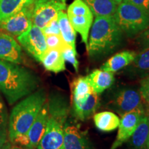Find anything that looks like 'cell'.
Returning a JSON list of instances; mask_svg holds the SVG:
<instances>
[{
  "label": "cell",
  "instance_id": "1",
  "mask_svg": "<svg viewBox=\"0 0 149 149\" xmlns=\"http://www.w3.org/2000/svg\"><path fill=\"white\" fill-rule=\"evenodd\" d=\"M39 83L38 77L31 70L0 59V92L9 105L35 92Z\"/></svg>",
  "mask_w": 149,
  "mask_h": 149
},
{
  "label": "cell",
  "instance_id": "2",
  "mask_svg": "<svg viewBox=\"0 0 149 149\" xmlns=\"http://www.w3.org/2000/svg\"><path fill=\"white\" fill-rule=\"evenodd\" d=\"M123 31L113 16L95 17L86 50L91 58H100L114 52L122 44Z\"/></svg>",
  "mask_w": 149,
  "mask_h": 149
},
{
  "label": "cell",
  "instance_id": "3",
  "mask_svg": "<svg viewBox=\"0 0 149 149\" xmlns=\"http://www.w3.org/2000/svg\"><path fill=\"white\" fill-rule=\"evenodd\" d=\"M46 102V91L40 89L26 96L15 106L8 122L9 141L18 135H26Z\"/></svg>",
  "mask_w": 149,
  "mask_h": 149
},
{
  "label": "cell",
  "instance_id": "4",
  "mask_svg": "<svg viewBox=\"0 0 149 149\" xmlns=\"http://www.w3.org/2000/svg\"><path fill=\"white\" fill-rule=\"evenodd\" d=\"M121 30L129 37L139 35L149 27V13L127 0L117 6L113 15Z\"/></svg>",
  "mask_w": 149,
  "mask_h": 149
},
{
  "label": "cell",
  "instance_id": "5",
  "mask_svg": "<svg viewBox=\"0 0 149 149\" xmlns=\"http://www.w3.org/2000/svg\"><path fill=\"white\" fill-rule=\"evenodd\" d=\"M17 41L29 55L41 62L48 50L46 36L42 29L32 25L29 31L17 37Z\"/></svg>",
  "mask_w": 149,
  "mask_h": 149
},
{
  "label": "cell",
  "instance_id": "6",
  "mask_svg": "<svg viewBox=\"0 0 149 149\" xmlns=\"http://www.w3.org/2000/svg\"><path fill=\"white\" fill-rule=\"evenodd\" d=\"M142 98L139 91L126 88L117 91L109 102V109L121 117L134 110L142 107Z\"/></svg>",
  "mask_w": 149,
  "mask_h": 149
},
{
  "label": "cell",
  "instance_id": "7",
  "mask_svg": "<svg viewBox=\"0 0 149 149\" xmlns=\"http://www.w3.org/2000/svg\"><path fill=\"white\" fill-rule=\"evenodd\" d=\"M35 3L28 6L13 15L0 21V30L18 37L32 26V13Z\"/></svg>",
  "mask_w": 149,
  "mask_h": 149
},
{
  "label": "cell",
  "instance_id": "8",
  "mask_svg": "<svg viewBox=\"0 0 149 149\" xmlns=\"http://www.w3.org/2000/svg\"><path fill=\"white\" fill-rule=\"evenodd\" d=\"M66 8V3L57 1L35 3L31 17L33 25L43 29L51 20L57 17L59 12Z\"/></svg>",
  "mask_w": 149,
  "mask_h": 149
},
{
  "label": "cell",
  "instance_id": "9",
  "mask_svg": "<svg viewBox=\"0 0 149 149\" xmlns=\"http://www.w3.org/2000/svg\"><path fill=\"white\" fill-rule=\"evenodd\" d=\"M144 115L145 111L144 107H142L123 115L118 126L116 139L112 144L111 149H117L129 140Z\"/></svg>",
  "mask_w": 149,
  "mask_h": 149
},
{
  "label": "cell",
  "instance_id": "10",
  "mask_svg": "<svg viewBox=\"0 0 149 149\" xmlns=\"http://www.w3.org/2000/svg\"><path fill=\"white\" fill-rule=\"evenodd\" d=\"M64 125L48 116L45 132L37 149H64Z\"/></svg>",
  "mask_w": 149,
  "mask_h": 149
},
{
  "label": "cell",
  "instance_id": "11",
  "mask_svg": "<svg viewBox=\"0 0 149 149\" xmlns=\"http://www.w3.org/2000/svg\"><path fill=\"white\" fill-rule=\"evenodd\" d=\"M0 59L21 64L23 63L22 48L8 33L0 32Z\"/></svg>",
  "mask_w": 149,
  "mask_h": 149
},
{
  "label": "cell",
  "instance_id": "12",
  "mask_svg": "<svg viewBox=\"0 0 149 149\" xmlns=\"http://www.w3.org/2000/svg\"><path fill=\"white\" fill-rule=\"evenodd\" d=\"M48 119V102H46L37 115L27 133L29 139V149L37 148V145L45 132Z\"/></svg>",
  "mask_w": 149,
  "mask_h": 149
},
{
  "label": "cell",
  "instance_id": "13",
  "mask_svg": "<svg viewBox=\"0 0 149 149\" xmlns=\"http://www.w3.org/2000/svg\"><path fill=\"white\" fill-rule=\"evenodd\" d=\"M64 133V149H92L86 135L77 126L66 124Z\"/></svg>",
  "mask_w": 149,
  "mask_h": 149
},
{
  "label": "cell",
  "instance_id": "14",
  "mask_svg": "<svg viewBox=\"0 0 149 149\" xmlns=\"http://www.w3.org/2000/svg\"><path fill=\"white\" fill-rule=\"evenodd\" d=\"M100 104L99 94L93 91L88 100L83 103H71L72 113L77 120L85 121L94 115Z\"/></svg>",
  "mask_w": 149,
  "mask_h": 149
},
{
  "label": "cell",
  "instance_id": "15",
  "mask_svg": "<svg viewBox=\"0 0 149 149\" xmlns=\"http://www.w3.org/2000/svg\"><path fill=\"white\" fill-rule=\"evenodd\" d=\"M93 92L100 94L113 85L115 81L113 72L95 69L87 76Z\"/></svg>",
  "mask_w": 149,
  "mask_h": 149
},
{
  "label": "cell",
  "instance_id": "16",
  "mask_svg": "<svg viewBox=\"0 0 149 149\" xmlns=\"http://www.w3.org/2000/svg\"><path fill=\"white\" fill-rule=\"evenodd\" d=\"M137 53L132 51H124L115 54L108 59L100 69L105 71L115 72L128 66L135 59Z\"/></svg>",
  "mask_w": 149,
  "mask_h": 149
},
{
  "label": "cell",
  "instance_id": "17",
  "mask_svg": "<svg viewBox=\"0 0 149 149\" xmlns=\"http://www.w3.org/2000/svg\"><path fill=\"white\" fill-rule=\"evenodd\" d=\"M130 140L133 149H146L149 143V115H144Z\"/></svg>",
  "mask_w": 149,
  "mask_h": 149
},
{
  "label": "cell",
  "instance_id": "18",
  "mask_svg": "<svg viewBox=\"0 0 149 149\" xmlns=\"http://www.w3.org/2000/svg\"><path fill=\"white\" fill-rule=\"evenodd\" d=\"M70 91L71 103H83L88 100L93 92L87 76H80L72 80Z\"/></svg>",
  "mask_w": 149,
  "mask_h": 149
},
{
  "label": "cell",
  "instance_id": "19",
  "mask_svg": "<svg viewBox=\"0 0 149 149\" xmlns=\"http://www.w3.org/2000/svg\"><path fill=\"white\" fill-rule=\"evenodd\" d=\"M128 74L144 78L149 74V48H143L136 55L133 62L127 68Z\"/></svg>",
  "mask_w": 149,
  "mask_h": 149
},
{
  "label": "cell",
  "instance_id": "20",
  "mask_svg": "<svg viewBox=\"0 0 149 149\" xmlns=\"http://www.w3.org/2000/svg\"><path fill=\"white\" fill-rule=\"evenodd\" d=\"M41 63L46 70L55 73L66 70L65 60L62 53L58 49H48L43 56Z\"/></svg>",
  "mask_w": 149,
  "mask_h": 149
},
{
  "label": "cell",
  "instance_id": "21",
  "mask_svg": "<svg viewBox=\"0 0 149 149\" xmlns=\"http://www.w3.org/2000/svg\"><path fill=\"white\" fill-rule=\"evenodd\" d=\"M68 19L76 32L81 35V40L84 43L86 47L88 46V35L90 29L93 24V15H67Z\"/></svg>",
  "mask_w": 149,
  "mask_h": 149
},
{
  "label": "cell",
  "instance_id": "22",
  "mask_svg": "<svg viewBox=\"0 0 149 149\" xmlns=\"http://www.w3.org/2000/svg\"><path fill=\"white\" fill-rule=\"evenodd\" d=\"M48 102V116L53 117L59 122L66 124L68 117V105L61 97L53 96Z\"/></svg>",
  "mask_w": 149,
  "mask_h": 149
},
{
  "label": "cell",
  "instance_id": "23",
  "mask_svg": "<svg viewBox=\"0 0 149 149\" xmlns=\"http://www.w3.org/2000/svg\"><path fill=\"white\" fill-rule=\"evenodd\" d=\"M95 17L114 15L117 4L113 0H84Z\"/></svg>",
  "mask_w": 149,
  "mask_h": 149
},
{
  "label": "cell",
  "instance_id": "24",
  "mask_svg": "<svg viewBox=\"0 0 149 149\" xmlns=\"http://www.w3.org/2000/svg\"><path fill=\"white\" fill-rule=\"evenodd\" d=\"M93 120L97 128L103 132L115 130L119 126L120 122L117 115L109 111H103L94 114Z\"/></svg>",
  "mask_w": 149,
  "mask_h": 149
},
{
  "label": "cell",
  "instance_id": "25",
  "mask_svg": "<svg viewBox=\"0 0 149 149\" xmlns=\"http://www.w3.org/2000/svg\"><path fill=\"white\" fill-rule=\"evenodd\" d=\"M57 19L60 30V35L64 42L67 45L76 50V31L72 26L66 13L64 12V10L59 12Z\"/></svg>",
  "mask_w": 149,
  "mask_h": 149
},
{
  "label": "cell",
  "instance_id": "26",
  "mask_svg": "<svg viewBox=\"0 0 149 149\" xmlns=\"http://www.w3.org/2000/svg\"><path fill=\"white\" fill-rule=\"evenodd\" d=\"M35 3V0H0V21Z\"/></svg>",
  "mask_w": 149,
  "mask_h": 149
},
{
  "label": "cell",
  "instance_id": "27",
  "mask_svg": "<svg viewBox=\"0 0 149 149\" xmlns=\"http://www.w3.org/2000/svg\"><path fill=\"white\" fill-rule=\"evenodd\" d=\"M91 14H93L92 12L84 0H74L67 9V15H88Z\"/></svg>",
  "mask_w": 149,
  "mask_h": 149
},
{
  "label": "cell",
  "instance_id": "28",
  "mask_svg": "<svg viewBox=\"0 0 149 149\" xmlns=\"http://www.w3.org/2000/svg\"><path fill=\"white\" fill-rule=\"evenodd\" d=\"M48 49H58L61 51L67 46L61 35H51L46 36Z\"/></svg>",
  "mask_w": 149,
  "mask_h": 149
},
{
  "label": "cell",
  "instance_id": "29",
  "mask_svg": "<svg viewBox=\"0 0 149 149\" xmlns=\"http://www.w3.org/2000/svg\"><path fill=\"white\" fill-rule=\"evenodd\" d=\"M62 55L65 61H68L74 67L76 72H78L79 69V61L77 60V53L76 50H74L70 46L67 45L64 49L61 51Z\"/></svg>",
  "mask_w": 149,
  "mask_h": 149
},
{
  "label": "cell",
  "instance_id": "30",
  "mask_svg": "<svg viewBox=\"0 0 149 149\" xmlns=\"http://www.w3.org/2000/svg\"><path fill=\"white\" fill-rule=\"evenodd\" d=\"M42 30L45 36L51 35H60V30H59V26L57 17L51 20V21Z\"/></svg>",
  "mask_w": 149,
  "mask_h": 149
},
{
  "label": "cell",
  "instance_id": "31",
  "mask_svg": "<svg viewBox=\"0 0 149 149\" xmlns=\"http://www.w3.org/2000/svg\"><path fill=\"white\" fill-rule=\"evenodd\" d=\"M139 93H140L141 98L149 106V74L146 77L141 78Z\"/></svg>",
  "mask_w": 149,
  "mask_h": 149
},
{
  "label": "cell",
  "instance_id": "32",
  "mask_svg": "<svg viewBox=\"0 0 149 149\" xmlns=\"http://www.w3.org/2000/svg\"><path fill=\"white\" fill-rule=\"evenodd\" d=\"M8 122V113L2 97L0 95V128L6 129L7 124Z\"/></svg>",
  "mask_w": 149,
  "mask_h": 149
},
{
  "label": "cell",
  "instance_id": "33",
  "mask_svg": "<svg viewBox=\"0 0 149 149\" xmlns=\"http://www.w3.org/2000/svg\"><path fill=\"white\" fill-rule=\"evenodd\" d=\"M137 42L141 48H149V27L139 33L137 37Z\"/></svg>",
  "mask_w": 149,
  "mask_h": 149
},
{
  "label": "cell",
  "instance_id": "34",
  "mask_svg": "<svg viewBox=\"0 0 149 149\" xmlns=\"http://www.w3.org/2000/svg\"><path fill=\"white\" fill-rule=\"evenodd\" d=\"M8 139L6 129L0 128V149H10V144Z\"/></svg>",
  "mask_w": 149,
  "mask_h": 149
},
{
  "label": "cell",
  "instance_id": "35",
  "mask_svg": "<svg viewBox=\"0 0 149 149\" xmlns=\"http://www.w3.org/2000/svg\"><path fill=\"white\" fill-rule=\"evenodd\" d=\"M10 142L14 143V144H19L20 146H26L27 148H29V139L27 136V134L26 135H20L17 136Z\"/></svg>",
  "mask_w": 149,
  "mask_h": 149
},
{
  "label": "cell",
  "instance_id": "36",
  "mask_svg": "<svg viewBox=\"0 0 149 149\" xmlns=\"http://www.w3.org/2000/svg\"><path fill=\"white\" fill-rule=\"evenodd\" d=\"M127 1L149 13V0H127Z\"/></svg>",
  "mask_w": 149,
  "mask_h": 149
},
{
  "label": "cell",
  "instance_id": "37",
  "mask_svg": "<svg viewBox=\"0 0 149 149\" xmlns=\"http://www.w3.org/2000/svg\"><path fill=\"white\" fill-rule=\"evenodd\" d=\"M60 1V2L66 3V0H35V3L43 2V1Z\"/></svg>",
  "mask_w": 149,
  "mask_h": 149
},
{
  "label": "cell",
  "instance_id": "38",
  "mask_svg": "<svg viewBox=\"0 0 149 149\" xmlns=\"http://www.w3.org/2000/svg\"><path fill=\"white\" fill-rule=\"evenodd\" d=\"M113 1H114L116 3L117 5H118V4H120V3L121 2H122V0H113Z\"/></svg>",
  "mask_w": 149,
  "mask_h": 149
},
{
  "label": "cell",
  "instance_id": "39",
  "mask_svg": "<svg viewBox=\"0 0 149 149\" xmlns=\"http://www.w3.org/2000/svg\"><path fill=\"white\" fill-rule=\"evenodd\" d=\"M10 149H22V148H20V147H18V146H12V147H10Z\"/></svg>",
  "mask_w": 149,
  "mask_h": 149
},
{
  "label": "cell",
  "instance_id": "40",
  "mask_svg": "<svg viewBox=\"0 0 149 149\" xmlns=\"http://www.w3.org/2000/svg\"><path fill=\"white\" fill-rule=\"evenodd\" d=\"M146 149H149V143H148V147H147Z\"/></svg>",
  "mask_w": 149,
  "mask_h": 149
}]
</instances>
